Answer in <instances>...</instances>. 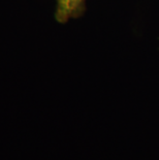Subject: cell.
Here are the masks:
<instances>
[{"label": "cell", "mask_w": 159, "mask_h": 160, "mask_svg": "<svg viewBox=\"0 0 159 160\" xmlns=\"http://www.w3.org/2000/svg\"><path fill=\"white\" fill-rule=\"evenodd\" d=\"M56 2L55 19L59 24L80 18L86 11V0H56Z\"/></svg>", "instance_id": "1"}]
</instances>
